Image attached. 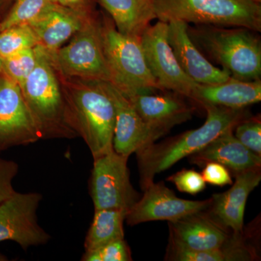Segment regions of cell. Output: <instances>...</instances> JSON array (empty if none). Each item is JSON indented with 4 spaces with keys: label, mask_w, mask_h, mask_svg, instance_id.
I'll list each match as a JSON object with an SVG mask.
<instances>
[{
    "label": "cell",
    "mask_w": 261,
    "mask_h": 261,
    "mask_svg": "<svg viewBox=\"0 0 261 261\" xmlns=\"http://www.w3.org/2000/svg\"><path fill=\"white\" fill-rule=\"evenodd\" d=\"M61 75L70 128L93 159L112 151L116 108L104 82Z\"/></svg>",
    "instance_id": "cell-1"
},
{
    "label": "cell",
    "mask_w": 261,
    "mask_h": 261,
    "mask_svg": "<svg viewBox=\"0 0 261 261\" xmlns=\"http://www.w3.org/2000/svg\"><path fill=\"white\" fill-rule=\"evenodd\" d=\"M202 107L207 113L202 126L161 143L154 142L136 152L142 190L154 182L156 175L203 148L218 136L233 129L240 121L250 116L247 108L231 109L211 105Z\"/></svg>",
    "instance_id": "cell-2"
},
{
    "label": "cell",
    "mask_w": 261,
    "mask_h": 261,
    "mask_svg": "<svg viewBox=\"0 0 261 261\" xmlns=\"http://www.w3.org/2000/svg\"><path fill=\"white\" fill-rule=\"evenodd\" d=\"M189 36L211 62L227 70L236 80H260L261 42L257 32L244 27L191 25Z\"/></svg>",
    "instance_id": "cell-3"
},
{
    "label": "cell",
    "mask_w": 261,
    "mask_h": 261,
    "mask_svg": "<svg viewBox=\"0 0 261 261\" xmlns=\"http://www.w3.org/2000/svg\"><path fill=\"white\" fill-rule=\"evenodd\" d=\"M37 63L20 86L42 140L77 137L67 117L61 73L45 49L37 46Z\"/></svg>",
    "instance_id": "cell-4"
},
{
    "label": "cell",
    "mask_w": 261,
    "mask_h": 261,
    "mask_svg": "<svg viewBox=\"0 0 261 261\" xmlns=\"http://www.w3.org/2000/svg\"><path fill=\"white\" fill-rule=\"evenodd\" d=\"M156 18L193 25L244 27L261 32V3L255 0H152Z\"/></svg>",
    "instance_id": "cell-5"
},
{
    "label": "cell",
    "mask_w": 261,
    "mask_h": 261,
    "mask_svg": "<svg viewBox=\"0 0 261 261\" xmlns=\"http://www.w3.org/2000/svg\"><path fill=\"white\" fill-rule=\"evenodd\" d=\"M102 36L110 83L127 97L161 91L147 65L140 38L121 34L106 15L102 16Z\"/></svg>",
    "instance_id": "cell-6"
},
{
    "label": "cell",
    "mask_w": 261,
    "mask_h": 261,
    "mask_svg": "<svg viewBox=\"0 0 261 261\" xmlns=\"http://www.w3.org/2000/svg\"><path fill=\"white\" fill-rule=\"evenodd\" d=\"M48 54L63 76L111 82L103 48L102 15L99 13L84 23L69 44Z\"/></svg>",
    "instance_id": "cell-7"
},
{
    "label": "cell",
    "mask_w": 261,
    "mask_h": 261,
    "mask_svg": "<svg viewBox=\"0 0 261 261\" xmlns=\"http://www.w3.org/2000/svg\"><path fill=\"white\" fill-rule=\"evenodd\" d=\"M128 158L113 149L94 159L89 189L94 210L121 209L128 212L140 198L130 182Z\"/></svg>",
    "instance_id": "cell-8"
},
{
    "label": "cell",
    "mask_w": 261,
    "mask_h": 261,
    "mask_svg": "<svg viewBox=\"0 0 261 261\" xmlns=\"http://www.w3.org/2000/svg\"><path fill=\"white\" fill-rule=\"evenodd\" d=\"M141 44L151 73L162 92L191 98L198 84L182 70L168 40V23L149 25L141 36Z\"/></svg>",
    "instance_id": "cell-9"
},
{
    "label": "cell",
    "mask_w": 261,
    "mask_h": 261,
    "mask_svg": "<svg viewBox=\"0 0 261 261\" xmlns=\"http://www.w3.org/2000/svg\"><path fill=\"white\" fill-rule=\"evenodd\" d=\"M42 200L39 192H15L0 204V243L15 242L24 250L49 243L50 234L38 221L37 211Z\"/></svg>",
    "instance_id": "cell-10"
},
{
    "label": "cell",
    "mask_w": 261,
    "mask_h": 261,
    "mask_svg": "<svg viewBox=\"0 0 261 261\" xmlns=\"http://www.w3.org/2000/svg\"><path fill=\"white\" fill-rule=\"evenodd\" d=\"M42 140L21 89L0 73V151Z\"/></svg>",
    "instance_id": "cell-11"
},
{
    "label": "cell",
    "mask_w": 261,
    "mask_h": 261,
    "mask_svg": "<svg viewBox=\"0 0 261 261\" xmlns=\"http://www.w3.org/2000/svg\"><path fill=\"white\" fill-rule=\"evenodd\" d=\"M127 213L126 222L129 226L154 221H177L188 215L209 208L212 199L190 200L176 197L174 192L163 181L152 184Z\"/></svg>",
    "instance_id": "cell-12"
},
{
    "label": "cell",
    "mask_w": 261,
    "mask_h": 261,
    "mask_svg": "<svg viewBox=\"0 0 261 261\" xmlns=\"http://www.w3.org/2000/svg\"><path fill=\"white\" fill-rule=\"evenodd\" d=\"M168 243L197 251L222 248L238 234L221 224L207 209L168 222Z\"/></svg>",
    "instance_id": "cell-13"
},
{
    "label": "cell",
    "mask_w": 261,
    "mask_h": 261,
    "mask_svg": "<svg viewBox=\"0 0 261 261\" xmlns=\"http://www.w3.org/2000/svg\"><path fill=\"white\" fill-rule=\"evenodd\" d=\"M104 84L116 108L113 149L116 152L130 157L163 137L142 119L124 94L110 82Z\"/></svg>",
    "instance_id": "cell-14"
},
{
    "label": "cell",
    "mask_w": 261,
    "mask_h": 261,
    "mask_svg": "<svg viewBox=\"0 0 261 261\" xmlns=\"http://www.w3.org/2000/svg\"><path fill=\"white\" fill-rule=\"evenodd\" d=\"M188 25L181 20L168 23V42L184 72L199 84H217L229 80L227 70L213 64L196 47L187 32Z\"/></svg>",
    "instance_id": "cell-15"
},
{
    "label": "cell",
    "mask_w": 261,
    "mask_h": 261,
    "mask_svg": "<svg viewBox=\"0 0 261 261\" xmlns=\"http://www.w3.org/2000/svg\"><path fill=\"white\" fill-rule=\"evenodd\" d=\"M183 97L171 92L139 94L127 98L142 119L163 137L173 127L192 119L195 108L185 102Z\"/></svg>",
    "instance_id": "cell-16"
},
{
    "label": "cell",
    "mask_w": 261,
    "mask_h": 261,
    "mask_svg": "<svg viewBox=\"0 0 261 261\" xmlns=\"http://www.w3.org/2000/svg\"><path fill=\"white\" fill-rule=\"evenodd\" d=\"M235 181L227 191L214 194L207 211L235 233L244 231V215L247 198L261 181V168L233 175Z\"/></svg>",
    "instance_id": "cell-17"
},
{
    "label": "cell",
    "mask_w": 261,
    "mask_h": 261,
    "mask_svg": "<svg viewBox=\"0 0 261 261\" xmlns=\"http://www.w3.org/2000/svg\"><path fill=\"white\" fill-rule=\"evenodd\" d=\"M192 164L203 167L216 162L227 168L231 174L261 168V156L245 147L228 129L218 136L203 148L188 156Z\"/></svg>",
    "instance_id": "cell-18"
},
{
    "label": "cell",
    "mask_w": 261,
    "mask_h": 261,
    "mask_svg": "<svg viewBox=\"0 0 261 261\" xmlns=\"http://www.w3.org/2000/svg\"><path fill=\"white\" fill-rule=\"evenodd\" d=\"M89 19L53 3L28 25L37 38L38 46L53 53L73 37Z\"/></svg>",
    "instance_id": "cell-19"
},
{
    "label": "cell",
    "mask_w": 261,
    "mask_h": 261,
    "mask_svg": "<svg viewBox=\"0 0 261 261\" xmlns=\"http://www.w3.org/2000/svg\"><path fill=\"white\" fill-rule=\"evenodd\" d=\"M190 99L200 106L211 105L241 109L261 100V81L245 82L233 79L217 84H199Z\"/></svg>",
    "instance_id": "cell-20"
},
{
    "label": "cell",
    "mask_w": 261,
    "mask_h": 261,
    "mask_svg": "<svg viewBox=\"0 0 261 261\" xmlns=\"http://www.w3.org/2000/svg\"><path fill=\"white\" fill-rule=\"evenodd\" d=\"M255 232L238 233L226 246L208 251H197L168 243L165 260L171 261H253L258 260V250L251 241Z\"/></svg>",
    "instance_id": "cell-21"
},
{
    "label": "cell",
    "mask_w": 261,
    "mask_h": 261,
    "mask_svg": "<svg viewBox=\"0 0 261 261\" xmlns=\"http://www.w3.org/2000/svg\"><path fill=\"white\" fill-rule=\"evenodd\" d=\"M121 34L141 38L156 18L152 0H98Z\"/></svg>",
    "instance_id": "cell-22"
},
{
    "label": "cell",
    "mask_w": 261,
    "mask_h": 261,
    "mask_svg": "<svg viewBox=\"0 0 261 261\" xmlns=\"http://www.w3.org/2000/svg\"><path fill=\"white\" fill-rule=\"evenodd\" d=\"M127 213L121 209L94 210L92 224L84 240L85 251L125 238L124 222Z\"/></svg>",
    "instance_id": "cell-23"
},
{
    "label": "cell",
    "mask_w": 261,
    "mask_h": 261,
    "mask_svg": "<svg viewBox=\"0 0 261 261\" xmlns=\"http://www.w3.org/2000/svg\"><path fill=\"white\" fill-rule=\"evenodd\" d=\"M38 46L37 38L28 24L13 25L0 31V59L23 49Z\"/></svg>",
    "instance_id": "cell-24"
},
{
    "label": "cell",
    "mask_w": 261,
    "mask_h": 261,
    "mask_svg": "<svg viewBox=\"0 0 261 261\" xmlns=\"http://www.w3.org/2000/svg\"><path fill=\"white\" fill-rule=\"evenodd\" d=\"M55 0H14L0 20V31L13 25L29 24Z\"/></svg>",
    "instance_id": "cell-25"
},
{
    "label": "cell",
    "mask_w": 261,
    "mask_h": 261,
    "mask_svg": "<svg viewBox=\"0 0 261 261\" xmlns=\"http://www.w3.org/2000/svg\"><path fill=\"white\" fill-rule=\"evenodd\" d=\"M37 47L23 49L9 58L1 60L2 71L20 87L37 65Z\"/></svg>",
    "instance_id": "cell-26"
},
{
    "label": "cell",
    "mask_w": 261,
    "mask_h": 261,
    "mask_svg": "<svg viewBox=\"0 0 261 261\" xmlns=\"http://www.w3.org/2000/svg\"><path fill=\"white\" fill-rule=\"evenodd\" d=\"M83 261H130L132 251L125 238L110 242L94 250L85 251Z\"/></svg>",
    "instance_id": "cell-27"
},
{
    "label": "cell",
    "mask_w": 261,
    "mask_h": 261,
    "mask_svg": "<svg viewBox=\"0 0 261 261\" xmlns=\"http://www.w3.org/2000/svg\"><path fill=\"white\" fill-rule=\"evenodd\" d=\"M233 135L245 147L261 156V121L260 115L248 116L233 128Z\"/></svg>",
    "instance_id": "cell-28"
},
{
    "label": "cell",
    "mask_w": 261,
    "mask_h": 261,
    "mask_svg": "<svg viewBox=\"0 0 261 261\" xmlns=\"http://www.w3.org/2000/svg\"><path fill=\"white\" fill-rule=\"evenodd\" d=\"M166 181L171 182L178 191L195 195L203 191L206 182L201 173L193 169H184L168 176Z\"/></svg>",
    "instance_id": "cell-29"
},
{
    "label": "cell",
    "mask_w": 261,
    "mask_h": 261,
    "mask_svg": "<svg viewBox=\"0 0 261 261\" xmlns=\"http://www.w3.org/2000/svg\"><path fill=\"white\" fill-rule=\"evenodd\" d=\"M19 172V165L11 160L0 158V204L16 192L13 181Z\"/></svg>",
    "instance_id": "cell-30"
},
{
    "label": "cell",
    "mask_w": 261,
    "mask_h": 261,
    "mask_svg": "<svg viewBox=\"0 0 261 261\" xmlns=\"http://www.w3.org/2000/svg\"><path fill=\"white\" fill-rule=\"evenodd\" d=\"M201 174L206 184L214 186L224 187L226 185H231L233 183L231 173L227 168L220 163H206Z\"/></svg>",
    "instance_id": "cell-31"
},
{
    "label": "cell",
    "mask_w": 261,
    "mask_h": 261,
    "mask_svg": "<svg viewBox=\"0 0 261 261\" xmlns=\"http://www.w3.org/2000/svg\"><path fill=\"white\" fill-rule=\"evenodd\" d=\"M58 4L73 10L86 18H93L98 14V0H55Z\"/></svg>",
    "instance_id": "cell-32"
},
{
    "label": "cell",
    "mask_w": 261,
    "mask_h": 261,
    "mask_svg": "<svg viewBox=\"0 0 261 261\" xmlns=\"http://www.w3.org/2000/svg\"><path fill=\"white\" fill-rule=\"evenodd\" d=\"M14 0H0V19L2 18V13L10 8Z\"/></svg>",
    "instance_id": "cell-33"
},
{
    "label": "cell",
    "mask_w": 261,
    "mask_h": 261,
    "mask_svg": "<svg viewBox=\"0 0 261 261\" xmlns=\"http://www.w3.org/2000/svg\"><path fill=\"white\" fill-rule=\"evenodd\" d=\"M7 260H8L7 257H5V255H3V254L0 253V261H4Z\"/></svg>",
    "instance_id": "cell-34"
},
{
    "label": "cell",
    "mask_w": 261,
    "mask_h": 261,
    "mask_svg": "<svg viewBox=\"0 0 261 261\" xmlns=\"http://www.w3.org/2000/svg\"><path fill=\"white\" fill-rule=\"evenodd\" d=\"M2 72V63H1V59H0V73Z\"/></svg>",
    "instance_id": "cell-35"
},
{
    "label": "cell",
    "mask_w": 261,
    "mask_h": 261,
    "mask_svg": "<svg viewBox=\"0 0 261 261\" xmlns=\"http://www.w3.org/2000/svg\"><path fill=\"white\" fill-rule=\"evenodd\" d=\"M255 1L257 2V3H261V0H255Z\"/></svg>",
    "instance_id": "cell-36"
}]
</instances>
